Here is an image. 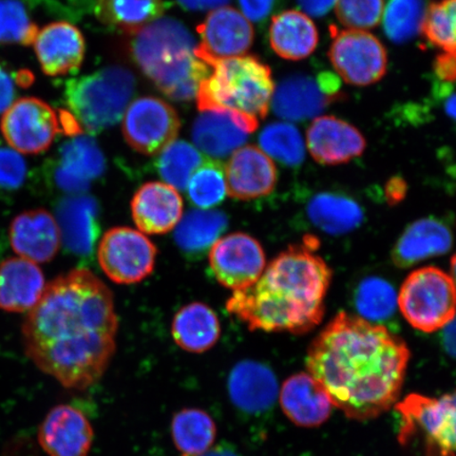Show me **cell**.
Wrapping results in <instances>:
<instances>
[{"instance_id":"obj_1","label":"cell","mask_w":456,"mask_h":456,"mask_svg":"<svg viewBox=\"0 0 456 456\" xmlns=\"http://www.w3.org/2000/svg\"><path fill=\"white\" fill-rule=\"evenodd\" d=\"M118 326L111 290L93 273L72 271L49 283L28 314L26 354L62 387L83 391L110 367Z\"/></svg>"},{"instance_id":"obj_2","label":"cell","mask_w":456,"mask_h":456,"mask_svg":"<svg viewBox=\"0 0 456 456\" xmlns=\"http://www.w3.org/2000/svg\"><path fill=\"white\" fill-rule=\"evenodd\" d=\"M410 352L380 324L341 312L307 353L309 374L347 418H378L401 395Z\"/></svg>"},{"instance_id":"obj_3","label":"cell","mask_w":456,"mask_h":456,"mask_svg":"<svg viewBox=\"0 0 456 456\" xmlns=\"http://www.w3.org/2000/svg\"><path fill=\"white\" fill-rule=\"evenodd\" d=\"M306 236L273 259L249 288L233 290L226 309L249 330L305 334L324 315L332 271Z\"/></svg>"},{"instance_id":"obj_4","label":"cell","mask_w":456,"mask_h":456,"mask_svg":"<svg viewBox=\"0 0 456 456\" xmlns=\"http://www.w3.org/2000/svg\"><path fill=\"white\" fill-rule=\"evenodd\" d=\"M131 53L167 98L188 102L196 98L208 77V65L196 55L195 38L175 19H159L134 34Z\"/></svg>"},{"instance_id":"obj_5","label":"cell","mask_w":456,"mask_h":456,"mask_svg":"<svg viewBox=\"0 0 456 456\" xmlns=\"http://www.w3.org/2000/svg\"><path fill=\"white\" fill-rule=\"evenodd\" d=\"M213 72L200 85V111L227 110L259 125L269 112L273 85L271 68L255 56L209 62Z\"/></svg>"},{"instance_id":"obj_6","label":"cell","mask_w":456,"mask_h":456,"mask_svg":"<svg viewBox=\"0 0 456 456\" xmlns=\"http://www.w3.org/2000/svg\"><path fill=\"white\" fill-rule=\"evenodd\" d=\"M134 74L123 67H107L72 78L65 88L68 107L79 126L91 134L112 127L122 118L134 94Z\"/></svg>"},{"instance_id":"obj_7","label":"cell","mask_w":456,"mask_h":456,"mask_svg":"<svg viewBox=\"0 0 456 456\" xmlns=\"http://www.w3.org/2000/svg\"><path fill=\"white\" fill-rule=\"evenodd\" d=\"M398 306L414 329L425 333L443 329L454 319L453 277L433 266L410 273L399 292Z\"/></svg>"},{"instance_id":"obj_8","label":"cell","mask_w":456,"mask_h":456,"mask_svg":"<svg viewBox=\"0 0 456 456\" xmlns=\"http://www.w3.org/2000/svg\"><path fill=\"white\" fill-rule=\"evenodd\" d=\"M397 409L403 423L399 440L406 443L414 432L419 431L424 436L427 456H454V395L441 398L412 395L399 403Z\"/></svg>"},{"instance_id":"obj_9","label":"cell","mask_w":456,"mask_h":456,"mask_svg":"<svg viewBox=\"0 0 456 456\" xmlns=\"http://www.w3.org/2000/svg\"><path fill=\"white\" fill-rule=\"evenodd\" d=\"M330 60L338 76L353 86L372 85L387 72V55L379 39L367 31L332 28Z\"/></svg>"},{"instance_id":"obj_10","label":"cell","mask_w":456,"mask_h":456,"mask_svg":"<svg viewBox=\"0 0 456 456\" xmlns=\"http://www.w3.org/2000/svg\"><path fill=\"white\" fill-rule=\"evenodd\" d=\"M0 129L15 151L38 155L53 145L64 129L61 113L37 98L17 100L4 112Z\"/></svg>"},{"instance_id":"obj_11","label":"cell","mask_w":456,"mask_h":456,"mask_svg":"<svg viewBox=\"0 0 456 456\" xmlns=\"http://www.w3.org/2000/svg\"><path fill=\"white\" fill-rule=\"evenodd\" d=\"M157 254L156 245L142 232L129 227H116L102 239L99 262L112 281L133 284L151 275Z\"/></svg>"},{"instance_id":"obj_12","label":"cell","mask_w":456,"mask_h":456,"mask_svg":"<svg viewBox=\"0 0 456 456\" xmlns=\"http://www.w3.org/2000/svg\"><path fill=\"white\" fill-rule=\"evenodd\" d=\"M180 128L175 108L153 96H142L131 102L122 125L128 145L145 156L162 152L175 141Z\"/></svg>"},{"instance_id":"obj_13","label":"cell","mask_w":456,"mask_h":456,"mask_svg":"<svg viewBox=\"0 0 456 456\" xmlns=\"http://www.w3.org/2000/svg\"><path fill=\"white\" fill-rule=\"evenodd\" d=\"M265 262L261 244L244 232L218 239L209 254L210 270L215 278L233 290L249 288L258 281Z\"/></svg>"},{"instance_id":"obj_14","label":"cell","mask_w":456,"mask_h":456,"mask_svg":"<svg viewBox=\"0 0 456 456\" xmlns=\"http://www.w3.org/2000/svg\"><path fill=\"white\" fill-rule=\"evenodd\" d=\"M338 79L330 73H322L317 78L289 77L273 89V111L288 121H305L316 118L330 102L338 100Z\"/></svg>"},{"instance_id":"obj_15","label":"cell","mask_w":456,"mask_h":456,"mask_svg":"<svg viewBox=\"0 0 456 456\" xmlns=\"http://www.w3.org/2000/svg\"><path fill=\"white\" fill-rule=\"evenodd\" d=\"M201 44L195 53L205 64L245 55L252 47L255 31L250 21L233 8L212 11L197 28Z\"/></svg>"},{"instance_id":"obj_16","label":"cell","mask_w":456,"mask_h":456,"mask_svg":"<svg viewBox=\"0 0 456 456\" xmlns=\"http://www.w3.org/2000/svg\"><path fill=\"white\" fill-rule=\"evenodd\" d=\"M94 432L87 416L70 404L50 410L38 430V442L49 456H88Z\"/></svg>"},{"instance_id":"obj_17","label":"cell","mask_w":456,"mask_h":456,"mask_svg":"<svg viewBox=\"0 0 456 456\" xmlns=\"http://www.w3.org/2000/svg\"><path fill=\"white\" fill-rule=\"evenodd\" d=\"M228 195L239 200H253L270 195L276 187L278 173L273 159L260 148H239L225 168Z\"/></svg>"},{"instance_id":"obj_18","label":"cell","mask_w":456,"mask_h":456,"mask_svg":"<svg viewBox=\"0 0 456 456\" xmlns=\"http://www.w3.org/2000/svg\"><path fill=\"white\" fill-rule=\"evenodd\" d=\"M258 124L227 110H205L193 123L192 140L199 151L220 159L241 148Z\"/></svg>"},{"instance_id":"obj_19","label":"cell","mask_w":456,"mask_h":456,"mask_svg":"<svg viewBox=\"0 0 456 456\" xmlns=\"http://www.w3.org/2000/svg\"><path fill=\"white\" fill-rule=\"evenodd\" d=\"M307 148L316 162L339 165L362 155L367 142L353 125L335 117L314 119L306 131Z\"/></svg>"},{"instance_id":"obj_20","label":"cell","mask_w":456,"mask_h":456,"mask_svg":"<svg viewBox=\"0 0 456 456\" xmlns=\"http://www.w3.org/2000/svg\"><path fill=\"white\" fill-rule=\"evenodd\" d=\"M34 49L42 70L49 77L77 71L84 61L83 34L67 21H57L38 30Z\"/></svg>"},{"instance_id":"obj_21","label":"cell","mask_w":456,"mask_h":456,"mask_svg":"<svg viewBox=\"0 0 456 456\" xmlns=\"http://www.w3.org/2000/svg\"><path fill=\"white\" fill-rule=\"evenodd\" d=\"M131 212L141 232L161 235L178 225L183 215V199L173 186L150 182L135 192Z\"/></svg>"},{"instance_id":"obj_22","label":"cell","mask_w":456,"mask_h":456,"mask_svg":"<svg viewBox=\"0 0 456 456\" xmlns=\"http://www.w3.org/2000/svg\"><path fill=\"white\" fill-rule=\"evenodd\" d=\"M10 242L20 258L33 264H47L59 252L60 227L47 210H28L17 216L11 224Z\"/></svg>"},{"instance_id":"obj_23","label":"cell","mask_w":456,"mask_h":456,"mask_svg":"<svg viewBox=\"0 0 456 456\" xmlns=\"http://www.w3.org/2000/svg\"><path fill=\"white\" fill-rule=\"evenodd\" d=\"M453 235L447 220L425 218L407 227L395 244L392 259L406 269L431 256L447 254L452 248Z\"/></svg>"},{"instance_id":"obj_24","label":"cell","mask_w":456,"mask_h":456,"mask_svg":"<svg viewBox=\"0 0 456 456\" xmlns=\"http://www.w3.org/2000/svg\"><path fill=\"white\" fill-rule=\"evenodd\" d=\"M281 403L289 420L301 427L326 423L333 408L327 392L309 373L296 374L285 381Z\"/></svg>"},{"instance_id":"obj_25","label":"cell","mask_w":456,"mask_h":456,"mask_svg":"<svg viewBox=\"0 0 456 456\" xmlns=\"http://www.w3.org/2000/svg\"><path fill=\"white\" fill-rule=\"evenodd\" d=\"M45 289L41 269L24 258L0 264V309L10 313L31 311Z\"/></svg>"},{"instance_id":"obj_26","label":"cell","mask_w":456,"mask_h":456,"mask_svg":"<svg viewBox=\"0 0 456 456\" xmlns=\"http://www.w3.org/2000/svg\"><path fill=\"white\" fill-rule=\"evenodd\" d=\"M228 393L233 404L242 411L265 412L276 401L277 379L265 364L250 361L239 362L228 378Z\"/></svg>"},{"instance_id":"obj_27","label":"cell","mask_w":456,"mask_h":456,"mask_svg":"<svg viewBox=\"0 0 456 456\" xmlns=\"http://www.w3.org/2000/svg\"><path fill=\"white\" fill-rule=\"evenodd\" d=\"M318 39L315 24L300 11L288 10L273 17L270 27L271 47L284 60H305L315 51Z\"/></svg>"},{"instance_id":"obj_28","label":"cell","mask_w":456,"mask_h":456,"mask_svg":"<svg viewBox=\"0 0 456 456\" xmlns=\"http://www.w3.org/2000/svg\"><path fill=\"white\" fill-rule=\"evenodd\" d=\"M220 334L218 316L208 305L200 302L182 307L171 324V335L176 346L195 354L212 349Z\"/></svg>"},{"instance_id":"obj_29","label":"cell","mask_w":456,"mask_h":456,"mask_svg":"<svg viewBox=\"0 0 456 456\" xmlns=\"http://www.w3.org/2000/svg\"><path fill=\"white\" fill-rule=\"evenodd\" d=\"M61 165L56 180L68 191H82L89 181L96 178L104 169V158L98 145L88 136H77L61 150Z\"/></svg>"},{"instance_id":"obj_30","label":"cell","mask_w":456,"mask_h":456,"mask_svg":"<svg viewBox=\"0 0 456 456\" xmlns=\"http://www.w3.org/2000/svg\"><path fill=\"white\" fill-rule=\"evenodd\" d=\"M307 216L314 226L332 236L346 235L362 224L363 209L355 200L340 193L322 192L307 205Z\"/></svg>"},{"instance_id":"obj_31","label":"cell","mask_w":456,"mask_h":456,"mask_svg":"<svg viewBox=\"0 0 456 456\" xmlns=\"http://www.w3.org/2000/svg\"><path fill=\"white\" fill-rule=\"evenodd\" d=\"M171 436L182 456H198L213 447L216 427L204 410L187 408L175 413L171 420Z\"/></svg>"},{"instance_id":"obj_32","label":"cell","mask_w":456,"mask_h":456,"mask_svg":"<svg viewBox=\"0 0 456 456\" xmlns=\"http://www.w3.org/2000/svg\"><path fill=\"white\" fill-rule=\"evenodd\" d=\"M228 219L219 210H191L176 227L175 238L187 254H202L226 230Z\"/></svg>"},{"instance_id":"obj_33","label":"cell","mask_w":456,"mask_h":456,"mask_svg":"<svg viewBox=\"0 0 456 456\" xmlns=\"http://www.w3.org/2000/svg\"><path fill=\"white\" fill-rule=\"evenodd\" d=\"M164 10V0H96L100 20L130 34L159 20Z\"/></svg>"},{"instance_id":"obj_34","label":"cell","mask_w":456,"mask_h":456,"mask_svg":"<svg viewBox=\"0 0 456 456\" xmlns=\"http://www.w3.org/2000/svg\"><path fill=\"white\" fill-rule=\"evenodd\" d=\"M259 144L267 156L287 167H297L304 162L305 141L293 124L276 122L267 125L259 136Z\"/></svg>"},{"instance_id":"obj_35","label":"cell","mask_w":456,"mask_h":456,"mask_svg":"<svg viewBox=\"0 0 456 456\" xmlns=\"http://www.w3.org/2000/svg\"><path fill=\"white\" fill-rule=\"evenodd\" d=\"M425 0H390L384 14V28L393 43L411 41L421 31Z\"/></svg>"},{"instance_id":"obj_36","label":"cell","mask_w":456,"mask_h":456,"mask_svg":"<svg viewBox=\"0 0 456 456\" xmlns=\"http://www.w3.org/2000/svg\"><path fill=\"white\" fill-rule=\"evenodd\" d=\"M204 159L197 148L184 141H175L162 151L158 163L159 173L167 184L176 191H184L191 175Z\"/></svg>"},{"instance_id":"obj_37","label":"cell","mask_w":456,"mask_h":456,"mask_svg":"<svg viewBox=\"0 0 456 456\" xmlns=\"http://www.w3.org/2000/svg\"><path fill=\"white\" fill-rule=\"evenodd\" d=\"M355 306L364 321H386L396 310L395 289L385 279L378 277L364 279L356 289Z\"/></svg>"},{"instance_id":"obj_38","label":"cell","mask_w":456,"mask_h":456,"mask_svg":"<svg viewBox=\"0 0 456 456\" xmlns=\"http://www.w3.org/2000/svg\"><path fill=\"white\" fill-rule=\"evenodd\" d=\"M188 197L198 208L208 209L227 195L225 171L219 162L204 159L187 183Z\"/></svg>"},{"instance_id":"obj_39","label":"cell","mask_w":456,"mask_h":456,"mask_svg":"<svg viewBox=\"0 0 456 456\" xmlns=\"http://www.w3.org/2000/svg\"><path fill=\"white\" fill-rule=\"evenodd\" d=\"M94 204L86 199L68 202L61 210L66 242L77 253H88L94 241Z\"/></svg>"},{"instance_id":"obj_40","label":"cell","mask_w":456,"mask_h":456,"mask_svg":"<svg viewBox=\"0 0 456 456\" xmlns=\"http://www.w3.org/2000/svg\"><path fill=\"white\" fill-rule=\"evenodd\" d=\"M455 3L456 0L432 3L421 26L428 41L448 53H455Z\"/></svg>"},{"instance_id":"obj_41","label":"cell","mask_w":456,"mask_h":456,"mask_svg":"<svg viewBox=\"0 0 456 456\" xmlns=\"http://www.w3.org/2000/svg\"><path fill=\"white\" fill-rule=\"evenodd\" d=\"M37 32L20 0H0V44L30 45Z\"/></svg>"},{"instance_id":"obj_42","label":"cell","mask_w":456,"mask_h":456,"mask_svg":"<svg viewBox=\"0 0 456 456\" xmlns=\"http://www.w3.org/2000/svg\"><path fill=\"white\" fill-rule=\"evenodd\" d=\"M335 12L342 25L352 30H368L379 24L384 0H338Z\"/></svg>"},{"instance_id":"obj_43","label":"cell","mask_w":456,"mask_h":456,"mask_svg":"<svg viewBox=\"0 0 456 456\" xmlns=\"http://www.w3.org/2000/svg\"><path fill=\"white\" fill-rule=\"evenodd\" d=\"M27 164L19 152L0 147V195L12 192L24 184Z\"/></svg>"},{"instance_id":"obj_44","label":"cell","mask_w":456,"mask_h":456,"mask_svg":"<svg viewBox=\"0 0 456 456\" xmlns=\"http://www.w3.org/2000/svg\"><path fill=\"white\" fill-rule=\"evenodd\" d=\"M20 84V74L15 77L0 61V113H4L13 104L16 98V85Z\"/></svg>"},{"instance_id":"obj_45","label":"cell","mask_w":456,"mask_h":456,"mask_svg":"<svg viewBox=\"0 0 456 456\" xmlns=\"http://www.w3.org/2000/svg\"><path fill=\"white\" fill-rule=\"evenodd\" d=\"M277 0H239L242 13L250 21L259 22L272 12Z\"/></svg>"},{"instance_id":"obj_46","label":"cell","mask_w":456,"mask_h":456,"mask_svg":"<svg viewBox=\"0 0 456 456\" xmlns=\"http://www.w3.org/2000/svg\"><path fill=\"white\" fill-rule=\"evenodd\" d=\"M455 68V53H444L436 57L435 71L440 81L453 84Z\"/></svg>"},{"instance_id":"obj_47","label":"cell","mask_w":456,"mask_h":456,"mask_svg":"<svg viewBox=\"0 0 456 456\" xmlns=\"http://www.w3.org/2000/svg\"><path fill=\"white\" fill-rule=\"evenodd\" d=\"M307 15L322 17L330 12L338 0H297Z\"/></svg>"},{"instance_id":"obj_48","label":"cell","mask_w":456,"mask_h":456,"mask_svg":"<svg viewBox=\"0 0 456 456\" xmlns=\"http://www.w3.org/2000/svg\"><path fill=\"white\" fill-rule=\"evenodd\" d=\"M176 2L187 10L204 11L224 7L230 0H176Z\"/></svg>"},{"instance_id":"obj_49","label":"cell","mask_w":456,"mask_h":456,"mask_svg":"<svg viewBox=\"0 0 456 456\" xmlns=\"http://www.w3.org/2000/svg\"><path fill=\"white\" fill-rule=\"evenodd\" d=\"M407 185L401 178L389 181L386 188V195L390 203H397L406 196Z\"/></svg>"},{"instance_id":"obj_50","label":"cell","mask_w":456,"mask_h":456,"mask_svg":"<svg viewBox=\"0 0 456 456\" xmlns=\"http://www.w3.org/2000/svg\"><path fill=\"white\" fill-rule=\"evenodd\" d=\"M443 342L444 346L446 347V351L450 356H454L455 351V326L453 321L448 322L446 326L443 328Z\"/></svg>"},{"instance_id":"obj_51","label":"cell","mask_w":456,"mask_h":456,"mask_svg":"<svg viewBox=\"0 0 456 456\" xmlns=\"http://www.w3.org/2000/svg\"><path fill=\"white\" fill-rule=\"evenodd\" d=\"M198 456H239L235 452H232V449L224 448V447H215L210 448L208 452L200 454Z\"/></svg>"}]
</instances>
